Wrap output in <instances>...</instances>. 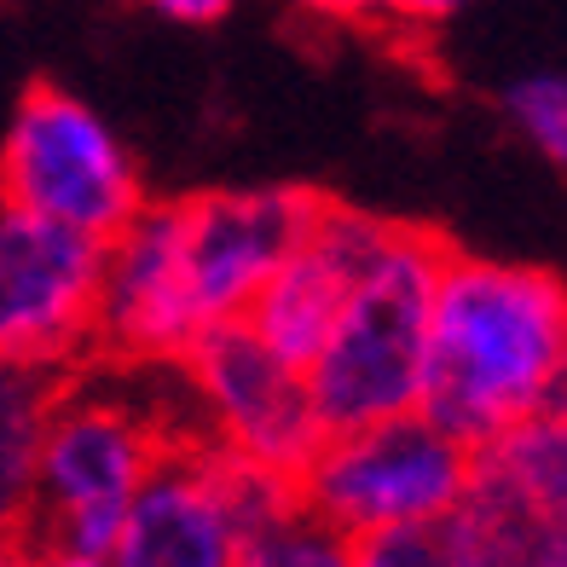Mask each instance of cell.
<instances>
[{
	"instance_id": "obj_1",
	"label": "cell",
	"mask_w": 567,
	"mask_h": 567,
	"mask_svg": "<svg viewBox=\"0 0 567 567\" xmlns=\"http://www.w3.org/2000/svg\"><path fill=\"white\" fill-rule=\"evenodd\" d=\"M567 359V296L545 267L452 255L429 307L417 417L457 446H493L550 417Z\"/></svg>"
},
{
	"instance_id": "obj_2",
	"label": "cell",
	"mask_w": 567,
	"mask_h": 567,
	"mask_svg": "<svg viewBox=\"0 0 567 567\" xmlns=\"http://www.w3.org/2000/svg\"><path fill=\"white\" fill-rule=\"evenodd\" d=\"M452 255L457 244L446 231L417 220H382L371 261L359 267L313 365L301 371L313 429L324 446L365 434L377 423L417 417L429 307Z\"/></svg>"
},
{
	"instance_id": "obj_3",
	"label": "cell",
	"mask_w": 567,
	"mask_h": 567,
	"mask_svg": "<svg viewBox=\"0 0 567 567\" xmlns=\"http://www.w3.org/2000/svg\"><path fill=\"white\" fill-rule=\"evenodd\" d=\"M179 441H209L186 417V400L179 394H168L163 405H140V394H99L87 382V371H70L53 411H47L30 515H23V533H18L7 561L41 567L47 538L70 515L127 509V498L140 493V481L157 463V452L179 446Z\"/></svg>"
},
{
	"instance_id": "obj_4",
	"label": "cell",
	"mask_w": 567,
	"mask_h": 567,
	"mask_svg": "<svg viewBox=\"0 0 567 567\" xmlns=\"http://www.w3.org/2000/svg\"><path fill=\"white\" fill-rule=\"evenodd\" d=\"M470 475H475L470 446L434 434L423 417H400L319 446V457L296 481V504L337 538L434 527L463 504Z\"/></svg>"
},
{
	"instance_id": "obj_5",
	"label": "cell",
	"mask_w": 567,
	"mask_h": 567,
	"mask_svg": "<svg viewBox=\"0 0 567 567\" xmlns=\"http://www.w3.org/2000/svg\"><path fill=\"white\" fill-rule=\"evenodd\" d=\"M0 209L105 244L134 220L140 179L87 105L35 82L0 151Z\"/></svg>"
},
{
	"instance_id": "obj_6",
	"label": "cell",
	"mask_w": 567,
	"mask_h": 567,
	"mask_svg": "<svg viewBox=\"0 0 567 567\" xmlns=\"http://www.w3.org/2000/svg\"><path fill=\"white\" fill-rule=\"evenodd\" d=\"M186 203H140L116 238H105L93 301V348L99 365H179L203 337V319L186 290Z\"/></svg>"
},
{
	"instance_id": "obj_7",
	"label": "cell",
	"mask_w": 567,
	"mask_h": 567,
	"mask_svg": "<svg viewBox=\"0 0 567 567\" xmlns=\"http://www.w3.org/2000/svg\"><path fill=\"white\" fill-rule=\"evenodd\" d=\"M105 244L0 209V371H64L93 348Z\"/></svg>"
},
{
	"instance_id": "obj_8",
	"label": "cell",
	"mask_w": 567,
	"mask_h": 567,
	"mask_svg": "<svg viewBox=\"0 0 567 567\" xmlns=\"http://www.w3.org/2000/svg\"><path fill=\"white\" fill-rule=\"evenodd\" d=\"M179 365L192 371L197 394L209 400L215 434L231 457L284 486L307 475V463L324 446L313 429V405H307V382L290 365H278L249 337V324H209Z\"/></svg>"
},
{
	"instance_id": "obj_9",
	"label": "cell",
	"mask_w": 567,
	"mask_h": 567,
	"mask_svg": "<svg viewBox=\"0 0 567 567\" xmlns=\"http://www.w3.org/2000/svg\"><path fill=\"white\" fill-rule=\"evenodd\" d=\"M324 192L284 186V192H220L186 203V290L203 330L244 319L255 296L272 284V272L301 249V238L324 215Z\"/></svg>"
},
{
	"instance_id": "obj_10",
	"label": "cell",
	"mask_w": 567,
	"mask_h": 567,
	"mask_svg": "<svg viewBox=\"0 0 567 567\" xmlns=\"http://www.w3.org/2000/svg\"><path fill=\"white\" fill-rule=\"evenodd\" d=\"M116 567H231L238 556V515L226 493V446L179 441L163 446L127 498Z\"/></svg>"
},
{
	"instance_id": "obj_11",
	"label": "cell",
	"mask_w": 567,
	"mask_h": 567,
	"mask_svg": "<svg viewBox=\"0 0 567 567\" xmlns=\"http://www.w3.org/2000/svg\"><path fill=\"white\" fill-rule=\"evenodd\" d=\"M377 238H382L377 215L348 209V203L330 197L324 215L313 220V231L301 238V249L272 272V284L255 296V307L238 324H249V337L261 342L278 365H290L301 377L313 365V353L324 348L330 324H337L359 267L371 261Z\"/></svg>"
},
{
	"instance_id": "obj_12",
	"label": "cell",
	"mask_w": 567,
	"mask_h": 567,
	"mask_svg": "<svg viewBox=\"0 0 567 567\" xmlns=\"http://www.w3.org/2000/svg\"><path fill=\"white\" fill-rule=\"evenodd\" d=\"M70 371H0V561L12 556L35 493V452Z\"/></svg>"
},
{
	"instance_id": "obj_13",
	"label": "cell",
	"mask_w": 567,
	"mask_h": 567,
	"mask_svg": "<svg viewBox=\"0 0 567 567\" xmlns=\"http://www.w3.org/2000/svg\"><path fill=\"white\" fill-rule=\"evenodd\" d=\"M231 567H348V545L324 522H313L301 504H290L284 515L238 538Z\"/></svg>"
},
{
	"instance_id": "obj_14",
	"label": "cell",
	"mask_w": 567,
	"mask_h": 567,
	"mask_svg": "<svg viewBox=\"0 0 567 567\" xmlns=\"http://www.w3.org/2000/svg\"><path fill=\"white\" fill-rule=\"evenodd\" d=\"M509 111L515 122L527 127V134L538 140V151L545 157H567V87L556 82V75H538V82H522L509 93Z\"/></svg>"
},
{
	"instance_id": "obj_15",
	"label": "cell",
	"mask_w": 567,
	"mask_h": 567,
	"mask_svg": "<svg viewBox=\"0 0 567 567\" xmlns=\"http://www.w3.org/2000/svg\"><path fill=\"white\" fill-rule=\"evenodd\" d=\"M220 12H226L220 0H163V18H186V23H209Z\"/></svg>"
},
{
	"instance_id": "obj_16",
	"label": "cell",
	"mask_w": 567,
	"mask_h": 567,
	"mask_svg": "<svg viewBox=\"0 0 567 567\" xmlns=\"http://www.w3.org/2000/svg\"><path fill=\"white\" fill-rule=\"evenodd\" d=\"M527 567H561V545H550V550H545V556H533V561H527Z\"/></svg>"
},
{
	"instance_id": "obj_17",
	"label": "cell",
	"mask_w": 567,
	"mask_h": 567,
	"mask_svg": "<svg viewBox=\"0 0 567 567\" xmlns=\"http://www.w3.org/2000/svg\"><path fill=\"white\" fill-rule=\"evenodd\" d=\"M47 567H99V561H47Z\"/></svg>"
},
{
	"instance_id": "obj_18",
	"label": "cell",
	"mask_w": 567,
	"mask_h": 567,
	"mask_svg": "<svg viewBox=\"0 0 567 567\" xmlns=\"http://www.w3.org/2000/svg\"><path fill=\"white\" fill-rule=\"evenodd\" d=\"M0 567H18V561H0Z\"/></svg>"
}]
</instances>
